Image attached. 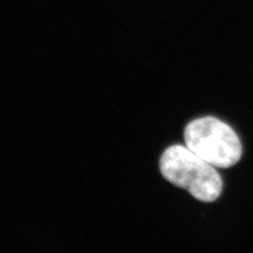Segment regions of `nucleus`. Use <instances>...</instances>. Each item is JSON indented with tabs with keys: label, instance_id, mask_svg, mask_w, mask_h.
Wrapping results in <instances>:
<instances>
[{
	"label": "nucleus",
	"instance_id": "nucleus-1",
	"mask_svg": "<svg viewBox=\"0 0 253 253\" xmlns=\"http://www.w3.org/2000/svg\"><path fill=\"white\" fill-rule=\"evenodd\" d=\"M161 172L173 185L188 190L196 200L211 203L218 199L223 181L215 167L183 146H172L161 158Z\"/></svg>",
	"mask_w": 253,
	"mask_h": 253
},
{
	"label": "nucleus",
	"instance_id": "nucleus-2",
	"mask_svg": "<svg viewBox=\"0 0 253 253\" xmlns=\"http://www.w3.org/2000/svg\"><path fill=\"white\" fill-rule=\"evenodd\" d=\"M186 147L215 168H229L240 161L242 144L236 133L214 117L199 118L185 129Z\"/></svg>",
	"mask_w": 253,
	"mask_h": 253
}]
</instances>
